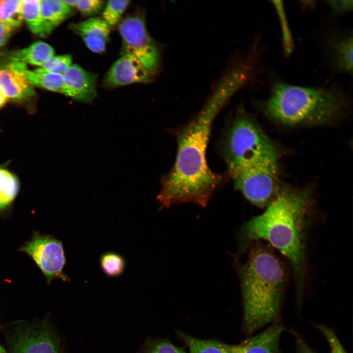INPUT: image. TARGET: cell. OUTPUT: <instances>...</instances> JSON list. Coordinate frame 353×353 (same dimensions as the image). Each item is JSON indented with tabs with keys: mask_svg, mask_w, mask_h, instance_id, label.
Returning <instances> with one entry per match:
<instances>
[{
	"mask_svg": "<svg viewBox=\"0 0 353 353\" xmlns=\"http://www.w3.org/2000/svg\"><path fill=\"white\" fill-rule=\"evenodd\" d=\"M224 104L212 98L178 132L176 160L162 176L157 197L160 208L185 202L204 207L222 183V176L209 167L206 154L213 121Z\"/></svg>",
	"mask_w": 353,
	"mask_h": 353,
	"instance_id": "cell-1",
	"label": "cell"
},
{
	"mask_svg": "<svg viewBox=\"0 0 353 353\" xmlns=\"http://www.w3.org/2000/svg\"><path fill=\"white\" fill-rule=\"evenodd\" d=\"M311 204L307 189L279 191L261 214L243 224L239 233V251L263 240L291 263L296 282L297 303H301L305 273V237Z\"/></svg>",
	"mask_w": 353,
	"mask_h": 353,
	"instance_id": "cell-2",
	"label": "cell"
},
{
	"mask_svg": "<svg viewBox=\"0 0 353 353\" xmlns=\"http://www.w3.org/2000/svg\"><path fill=\"white\" fill-rule=\"evenodd\" d=\"M243 328L249 335L278 320L286 280L285 267L272 249L257 242L240 271Z\"/></svg>",
	"mask_w": 353,
	"mask_h": 353,
	"instance_id": "cell-3",
	"label": "cell"
},
{
	"mask_svg": "<svg viewBox=\"0 0 353 353\" xmlns=\"http://www.w3.org/2000/svg\"><path fill=\"white\" fill-rule=\"evenodd\" d=\"M345 106L343 96L334 89L282 82L274 84L262 104L269 117L289 126L326 124L336 118Z\"/></svg>",
	"mask_w": 353,
	"mask_h": 353,
	"instance_id": "cell-4",
	"label": "cell"
},
{
	"mask_svg": "<svg viewBox=\"0 0 353 353\" xmlns=\"http://www.w3.org/2000/svg\"><path fill=\"white\" fill-rule=\"evenodd\" d=\"M227 168L264 161H277L278 151L257 124L246 115L234 121L226 140Z\"/></svg>",
	"mask_w": 353,
	"mask_h": 353,
	"instance_id": "cell-5",
	"label": "cell"
},
{
	"mask_svg": "<svg viewBox=\"0 0 353 353\" xmlns=\"http://www.w3.org/2000/svg\"><path fill=\"white\" fill-rule=\"evenodd\" d=\"M277 161H264L227 168L235 188L254 205L266 207L277 192Z\"/></svg>",
	"mask_w": 353,
	"mask_h": 353,
	"instance_id": "cell-6",
	"label": "cell"
},
{
	"mask_svg": "<svg viewBox=\"0 0 353 353\" xmlns=\"http://www.w3.org/2000/svg\"><path fill=\"white\" fill-rule=\"evenodd\" d=\"M118 29L125 51L134 55L151 73L156 76L161 65V53L149 34L144 17L129 16L120 22Z\"/></svg>",
	"mask_w": 353,
	"mask_h": 353,
	"instance_id": "cell-7",
	"label": "cell"
},
{
	"mask_svg": "<svg viewBox=\"0 0 353 353\" xmlns=\"http://www.w3.org/2000/svg\"><path fill=\"white\" fill-rule=\"evenodd\" d=\"M23 250L36 262L49 279L60 277L70 279L63 273L66 257L62 242L50 236H36L28 242Z\"/></svg>",
	"mask_w": 353,
	"mask_h": 353,
	"instance_id": "cell-8",
	"label": "cell"
},
{
	"mask_svg": "<svg viewBox=\"0 0 353 353\" xmlns=\"http://www.w3.org/2000/svg\"><path fill=\"white\" fill-rule=\"evenodd\" d=\"M155 76L134 55L126 52L112 65L103 85L108 88H114L131 83H149Z\"/></svg>",
	"mask_w": 353,
	"mask_h": 353,
	"instance_id": "cell-9",
	"label": "cell"
},
{
	"mask_svg": "<svg viewBox=\"0 0 353 353\" xmlns=\"http://www.w3.org/2000/svg\"><path fill=\"white\" fill-rule=\"evenodd\" d=\"M283 325L277 320L262 332L239 344L229 345L231 353H281L279 340Z\"/></svg>",
	"mask_w": 353,
	"mask_h": 353,
	"instance_id": "cell-10",
	"label": "cell"
},
{
	"mask_svg": "<svg viewBox=\"0 0 353 353\" xmlns=\"http://www.w3.org/2000/svg\"><path fill=\"white\" fill-rule=\"evenodd\" d=\"M63 76L72 99L90 103L97 98V75L86 71L77 64H72Z\"/></svg>",
	"mask_w": 353,
	"mask_h": 353,
	"instance_id": "cell-11",
	"label": "cell"
},
{
	"mask_svg": "<svg viewBox=\"0 0 353 353\" xmlns=\"http://www.w3.org/2000/svg\"><path fill=\"white\" fill-rule=\"evenodd\" d=\"M0 90L7 99L21 100L35 94L21 69V63L11 62L0 68Z\"/></svg>",
	"mask_w": 353,
	"mask_h": 353,
	"instance_id": "cell-12",
	"label": "cell"
},
{
	"mask_svg": "<svg viewBox=\"0 0 353 353\" xmlns=\"http://www.w3.org/2000/svg\"><path fill=\"white\" fill-rule=\"evenodd\" d=\"M69 28L82 38L92 51L100 53L105 51L111 28L101 18L91 17L71 24Z\"/></svg>",
	"mask_w": 353,
	"mask_h": 353,
	"instance_id": "cell-13",
	"label": "cell"
},
{
	"mask_svg": "<svg viewBox=\"0 0 353 353\" xmlns=\"http://www.w3.org/2000/svg\"><path fill=\"white\" fill-rule=\"evenodd\" d=\"M14 353H63L56 338L47 330L22 335L14 346Z\"/></svg>",
	"mask_w": 353,
	"mask_h": 353,
	"instance_id": "cell-14",
	"label": "cell"
},
{
	"mask_svg": "<svg viewBox=\"0 0 353 353\" xmlns=\"http://www.w3.org/2000/svg\"><path fill=\"white\" fill-rule=\"evenodd\" d=\"M41 18L44 37L50 34L73 13L62 0H41Z\"/></svg>",
	"mask_w": 353,
	"mask_h": 353,
	"instance_id": "cell-15",
	"label": "cell"
},
{
	"mask_svg": "<svg viewBox=\"0 0 353 353\" xmlns=\"http://www.w3.org/2000/svg\"><path fill=\"white\" fill-rule=\"evenodd\" d=\"M54 54V50L50 45L43 41H37L26 48L6 52L4 56L11 62L40 67Z\"/></svg>",
	"mask_w": 353,
	"mask_h": 353,
	"instance_id": "cell-16",
	"label": "cell"
},
{
	"mask_svg": "<svg viewBox=\"0 0 353 353\" xmlns=\"http://www.w3.org/2000/svg\"><path fill=\"white\" fill-rule=\"evenodd\" d=\"M21 69L32 86L43 88L70 97L63 75L43 72L37 69L30 70L26 64L22 63H21Z\"/></svg>",
	"mask_w": 353,
	"mask_h": 353,
	"instance_id": "cell-17",
	"label": "cell"
},
{
	"mask_svg": "<svg viewBox=\"0 0 353 353\" xmlns=\"http://www.w3.org/2000/svg\"><path fill=\"white\" fill-rule=\"evenodd\" d=\"M331 54L334 66L341 72L353 73V36L336 38L330 43Z\"/></svg>",
	"mask_w": 353,
	"mask_h": 353,
	"instance_id": "cell-18",
	"label": "cell"
},
{
	"mask_svg": "<svg viewBox=\"0 0 353 353\" xmlns=\"http://www.w3.org/2000/svg\"><path fill=\"white\" fill-rule=\"evenodd\" d=\"M178 334L190 353H231L229 345L221 341L200 339L180 332Z\"/></svg>",
	"mask_w": 353,
	"mask_h": 353,
	"instance_id": "cell-19",
	"label": "cell"
},
{
	"mask_svg": "<svg viewBox=\"0 0 353 353\" xmlns=\"http://www.w3.org/2000/svg\"><path fill=\"white\" fill-rule=\"evenodd\" d=\"M21 1L23 21L31 32L41 37H44L41 18V0Z\"/></svg>",
	"mask_w": 353,
	"mask_h": 353,
	"instance_id": "cell-20",
	"label": "cell"
},
{
	"mask_svg": "<svg viewBox=\"0 0 353 353\" xmlns=\"http://www.w3.org/2000/svg\"><path fill=\"white\" fill-rule=\"evenodd\" d=\"M99 264L103 273L109 277H117L123 274L126 267L125 258L112 251L103 253L99 258Z\"/></svg>",
	"mask_w": 353,
	"mask_h": 353,
	"instance_id": "cell-21",
	"label": "cell"
},
{
	"mask_svg": "<svg viewBox=\"0 0 353 353\" xmlns=\"http://www.w3.org/2000/svg\"><path fill=\"white\" fill-rule=\"evenodd\" d=\"M0 21L14 30L20 26L23 21L22 1L0 0Z\"/></svg>",
	"mask_w": 353,
	"mask_h": 353,
	"instance_id": "cell-22",
	"label": "cell"
},
{
	"mask_svg": "<svg viewBox=\"0 0 353 353\" xmlns=\"http://www.w3.org/2000/svg\"><path fill=\"white\" fill-rule=\"evenodd\" d=\"M18 190L19 182L16 177L6 170L0 168V208L12 202Z\"/></svg>",
	"mask_w": 353,
	"mask_h": 353,
	"instance_id": "cell-23",
	"label": "cell"
},
{
	"mask_svg": "<svg viewBox=\"0 0 353 353\" xmlns=\"http://www.w3.org/2000/svg\"><path fill=\"white\" fill-rule=\"evenodd\" d=\"M130 1L109 0L103 11L101 18L111 28L120 23L122 16L126 9Z\"/></svg>",
	"mask_w": 353,
	"mask_h": 353,
	"instance_id": "cell-24",
	"label": "cell"
},
{
	"mask_svg": "<svg viewBox=\"0 0 353 353\" xmlns=\"http://www.w3.org/2000/svg\"><path fill=\"white\" fill-rule=\"evenodd\" d=\"M72 65L69 54L52 56L37 69L41 72L63 75Z\"/></svg>",
	"mask_w": 353,
	"mask_h": 353,
	"instance_id": "cell-25",
	"label": "cell"
},
{
	"mask_svg": "<svg viewBox=\"0 0 353 353\" xmlns=\"http://www.w3.org/2000/svg\"><path fill=\"white\" fill-rule=\"evenodd\" d=\"M139 353H186L181 347L168 340H148L143 346Z\"/></svg>",
	"mask_w": 353,
	"mask_h": 353,
	"instance_id": "cell-26",
	"label": "cell"
},
{
	"mask_svg": "<svg viewBox=\"0 0 353 353\" xmlns=\"http://www.w3.org/2000/svg\"><path fill=\"white\" fill-rule=\"evenodd\" d=\"M281 25L282 32V43L284 50L286 55L290 54L293 51L294 43L291 31L281 1H272Z\"/></svg>",
	"mask_w": 353,
	"mask_h": 353,
	"instance_id": "cell-27",
	"label": "cell"
},
{
	"mask_svg": "<svg viewBox=\"0 0 353 353\" xmlns=\"http://www.w3.org/2000/svg\"><path fill=\"white\" fill-rule=\"evenodd\" d=\"M328 343L331 353H347L332 329L323 324L315 325Z\"/></svg>",
	"mask_w": 353,
	"mask_h": 353,
	"instance_id": "cell-28",
	"label": "cell"
},
{
	"mask_svg": "<svg viewBox=\"0 0 353 353\" xmlns=\"http://www.w3.org/2000/svg\"><path fill=\"white\" fill-rule=\"evenodd\" d=\"M104 2L101 0H78L76 8L84 16H93L101 10Z\"/></svg>",
	"mask_w": 353,
	"mask_h": 353,
	"instance_id": "cell-29",
	"label": "cell"
},
{
	"mask_svg": "<svg viewBox=\"0 0 353 353\" xmlns=\"http://www.w3.org/2000/svg\"><path fill=\"white\" fill-rule=\"evenodd\" d=\"M328 4L334 15H340L352 10V0H328Z\"/></svg>",
	"mask_w": 353,
	"mask_h": 353,
	"instance_id": "cell-30",
	"label": "cell"
},
{
	"mask_svg": "<svg viewBox=\"0 0 353 353\" xmlns=\"http://www.w3.org/2000/svg\"><path fill=\"white\" fill-rule=\"evenodd\" d=\"M296 343L297 353H317L312 349L298 333L292 332Z\"/></svg>",
	"mask_w": 353,
	"mask_h": 353,
	"instance_id": "cell-31",
	"label": "cell"
},
{
	"mask_svg": "<svg viewBox=\"0 0 353 353\" xmlns=\"http://www.w3.org/2000/svg\"><path fill=\"white\" fill-rule=\"evenodd\" d=\"M14 30L11 27L0 21V34L9 37Z\"/></svg>",
	"mask_w": 353,
	"mask_h": 353,
	"instance_id": "cell-32",
	"label": "cell"
},
{
	"mask_svg": "<svg viewBox=\"0 0 353 353\" xmlns=\"http://www.w3.org/2000/svg\"><path fill=\"white\" fill-rule=\"evenodd\" d=\"M63 2L71 8H76L78 0H63Z\"/></svg>",
	"mask_w": 353,
	"mask_h": 353,
	"instance_id": "cell-33",
	"label": "cell"
},
{
	"mask_svg": "<svg viewBox=\"0 0 353 353\" xmlns=\"http://www.w3.org/2000/svg\"><path fill=\"white\" fill-rule=\"evenodd\" d=\"M7 100V99L0 90V108L5 104Z\"/></svg>",
	"mask_w": 353,
	"mask_h": 353,
	"instance_id": "cell-34",
	"label": "cell"
},
{
	"mask_svg": "<svg viewBox=\"0 0 353 353\" xmlns=\"http://www.w3.org/2000/svg\"><path fill=\"white\" fill-rule=\"evenodd\" d=\"M8 36L0 34V47L4 46L7 42Z\"/></svg>",
	"mask_w": 353,
	"mask_h": 353,
	"instance_id": "cell-35",
	"label": "cell"
},
{
	"mask_svg": "<svg viewBox=\"0 0 353 353\" xmlns=\"http://www.w3.org/2000/svg\"><path fill=\"white\" fill-rule=\"evenodd\" d=\"M0 353H6L4 349L0 345Z\"/></svg>",
	"mask_w": 353,
	"mask_h": 353,
	"instance_id": "cell-36",
	"label": "cell"
}]
</instances>
